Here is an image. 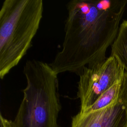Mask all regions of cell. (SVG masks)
Segmentation results:
<instances>
[{
    "label": "cell",
    "mask_w": 127,
    "mask_h": 127,
    "mask_svg": "<svg viewBox=\"0 0 127 127\" xmlns=\"http://www.w3.org/2000/svg\"><path fill=\"white\" fill-rule=\"evenodd\" d=\"M122 79V78L102 93L90 107L80 113H87L98 110L104 108L114 102L118 97L121 86Z\"/></svg>",
    "instance_id": "7"
},
{
    "label": "cell",
    "mask_w": 127,
    "mask_h": 127,
    "mask_svg": "<svg viewBox=\"0 0 127 127\" xmlns=\"http://www.w3.org/2000/svg\"><path fill=\"white\" fill-rule=\"evenodd\" d=\"M125 71L112 56L101 63L91 67L85 66L78 75L77 96L80 102L79 112L90 107L102 93L121 80Z\"/></svg>",
    "instance_id": "4"
},
{
    "label": "cell",
    "mask_w": 127,
    "mask_h": 127,
    "mask_svg": "<svg viewBox=\"0 0 127 127\" xmlns=\"http://www.w3.org/2000/svg\"><path fill=\"white\" fill-rule=\"evenodd\" d=\"M42 0H5L0 10V78L17 65L32 46L43 12Z\"/></svg>",
    "instance_id": "3"
},
{
    "label": "cell",
    "mask_w": 127,
    "mask_h": 127,
    "mask_svg": "<svg viewBox=\"0 0 127 127\" xmlns=\"http://www.w3.org/2000/svg\"><path fill=\"white\" fill-rule=\"evenodd\" d=\"M0 127H10V120L5 119L1 114L0 115Z\"/></svg>",
    "instance_id": "8"
},
{
    "label": "cell",
    "mask_w": 127,
    "mask_h": 127,
    "mask_svg": "<svg viewBox=\"0 0 127 127\" xmlns=\"http://www.w3.org/2000/svg\"><path fill=\"white\" fill-rule=\"evenodd\" d=\"M127 72V20L121 24L117 36L111 45V55Z\"/></svg>",
    "instance_id": "6"
},
{
    "label": "cell",
    "mask_w": 127,
    "mask_h": 127,
    "mask_svg": "<svg viewBox=\"0 0 127 127\" xmlns=\"http://www.w3.org/2000/svg\"><path fill=\"white\" fill-rule=\"evenodd\" d=\"M23 73L26 86L23 98L10 127H59L58 118L62 106L57 73L45 62L27 61Z\"/></svg>",
    "instance_id": "2"
},
{
    "label": "cell",
    "mask_w": 127,
    "mask_h": 127,
    "mask_svg": "<svg viewBox=\"0 0 127 127\" xmlns=\"http://www.w3.org/2000/svg\"><path fill=\"white\" fill-rule=\"evenodd\" d=\"M71 127H127V72L125 71L117 99L109 106L72 118Z\"/></svg>",
    "instance_id": "5"
},
{
    "label": "cell",
    "mask_w": 127,
    "mask_h": 127,
    "mask_svg": "<svg viewBox=\"0 0 127 127\" xmlns=\"http://www.w3.org/2000/svg\"><path fill=\"white\" fill-rule=\"evenodd\" d=\"M126 0H72L67 14L62 49L51 64L58 74L79 75L85 66L107 59L106 52L115 40L125 11Z\"/></svg>",
    "instance_id": "1"
}]
</instances>
